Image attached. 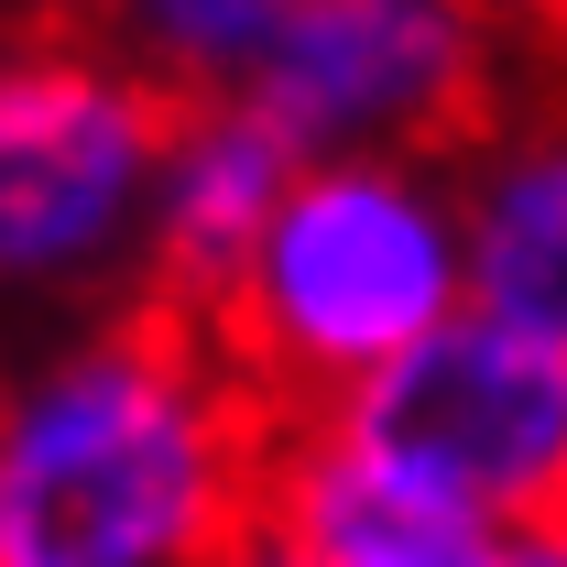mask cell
<instances>
[{
  "label": "cell",
  "instance_id": "1",
  "mask_svg": "<svg viewBox=\"0 0 567 567\" xmlns=\"http://www.w3.org/2000/svg\"><path fill=\"white\" fill-rule=\"evenodd\" d=\"M284 415L208 317L110 295L0 350V567H218L274 492Z\"/></svg>",
  "mask_w": 567,
  "mask_h": 567
},
{
  "label": "cell",
  "instance_id": "2",
  "mask_svg": "<svg viewBox=\"0 0 567 567\" xmlns=\"http://www.w3.org/2000/svg\"><path fill=\"white\" fill-rule=\"evenodd\" d=\"M447 317H470L458 175L393 164V153H339V164H295L251 262L208 306V339L295 425L360 393L371 371H393Z\"/></svg>",
  "mask_w": 567,
  "mask_h": 567
},
{
  "label": "cell",
  "instance_id": "3",
  "mask_svg": "<svg viewBox=\"0 0 567 567\" xmlns=\"http://www.w3.org/2000/svg\"><path fill=\"white\" fill-rule=\"evenodd\" d=\"M175 132V87L110 55L87 22L0 33V306L76 317L142 295L153 164Z\"/></svg>",
  "mask_w": 567,
  "mask_h": 567
},
{
  "label": "cell",
  "instance_id": "4",
  "mask_svg": "<svg viewBox=\"0 0 567 567\" xmlns=\"http://www.w3.org/2000/svg\"><path fill=\"white\" fill-rule=\"evenodd\" d=\"M295 425H317L371 492L470 535H535L567 502V360L492 328L481 306Z\"/></svg>",
  "mask_w": 567,
  "mask_h": 567
},
{
  "label": "cell",
  "instance_id": "5",
  "mask_svg": "<svg viewBox=\"0 0 567 567\" xmlns=\"http://www.w3.org/2000/svg\"><path fill=\"white\" fill-rule=\"evenodd\" d=\"M240 99L306 164H458L513 99V33L492 0H295Z\"/></svg>",
  "mask_w": 567,
  "mask_h": 567
},
{
  "label": "cell",
  "instance_id": "6",
  "mask_svg": "<svg viewBox=\"0 0 567 567\" xmlns=\"http://www.w3.org/2000/svg\"><path fill=\"white\" fill-rule=\"evenodd\" d=\"M470 306L567 360V87H513L458 164Z\"/></svg>",
  "mask_w": 567,
  "mask_h": 567
},
{
  "label": "cell",
  "instance_id": "7",
  "mask_svg": "<svg viewBox=\"0 0 567 567\" xmlns=\"http://www.w3.org/2000/svg\"><path fill=\"white\" fill-rule=\"evenodd\" d=\"M295 164L306 153L240 87L229 99H175V132H164V164H153V218H142V295L208 317L229 295V274L251 262L262 218L284 208Z\"/></svg>",
  "mask_w": 567,
  "mask_h": 567
},
{
  "label": "cell",
  "instance_id": "8",
  "mask_svg": "<svg viewBox=\"0 0 567 567\" xmlns=\"http://www.w3.org/2000/svg\"><path fill=\"white\" fill-rule=\"evenodd\" d=\"M284 11L295 0H66V22H87L110 55H132L175 99H229L284 33Z\"/></svg>",
  "mask_w": 567,
  "mask_h": 567
},
{
  "label": "cell",
  "instance_id": "9",
  "mask_svg": "<svg viewBox=\"0 0 567 567\" xmlns=\"http://www.w3.org/2000/svg\"><path fill=\"white\" fill-rule=\"evenodd\" d=\"M218 567H317V557H306V546L284 535L274 513H262V524H251V535H240V546H229V557H218Z\"/></svg>",
  "mask_w": 567,
  "mask_h": 567
},
{
  "label": "cell",
  "instance_id": "10",
  "mask_svg": "<svg viewBox=\"0 0 567 567\" xmlns=\"http://www.w3.org/2000/svg\"><path fill=\"white\" fill-rule=\"evenodd\" d=\"M502 567H567V524H535V535H513Z\"/></svg>",
  "mask_w": 567,
  "mask_h": 567
},
{
  "label": "cell",
  "instance_id": "11",
  "mask_svg": "<svg viewBox=\"0 0 567 567\" xmlns=\"http://www.w3.org/2000/svg\"><path fill=\"white\" fill-rule=\"evenodd\" d=\"M557 524H567V502H557Z\"/></svg>",
  "mask_w": 567,
  "mask_h": 567
}]
</instances>
